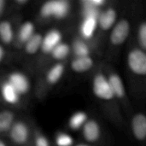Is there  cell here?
<instances>
[{
    "instance_id": "d4e9b609",
    "label": "cell",
    "mask_w": 146,
    "mask_h": 146,
    "mask_svg": "<svg viewBox=\"0 0 146 146\" xmlns=\"http://www.w3.org/2000/svg\"><path fill=\"white\" fill-rule=\"evenodd\" d=\"M32 146H52L48 137L38 128L34 127Z\"/></svg>"
},
{
    "instance_id": "8fae6325",
    "label": "cell",
    "mask_w": 146,
    "mask_h": 146,
    "mask_svg": "<svg viewBox=\"0 0 146 146\" xmlns=\"http://www.w3.org/2000/svg\"><path fill=\"white\" fill-rule=\"evenodd\" d=\"M62 33L57 28H51L43 34L39 52L43 56H50L53 49L62 42Z\"/></svg>"
},
{
    "instance_id": "9c48e42d",
    "label": "cell",
    "mask_w": 146,
    "mask_h": 146,
    "mask_svg": "<svg viewBox=\"0 0 146 146\" xmlns=\"http://www.w3.org/2000/svg\"><path fill=\"white\" fill-rule=\"evenodd\" d=\"M85 143L95 145L102 138V127L100 123L94 118H89L80 130Z\"/></svg>"
},
{
    "instance_id": "30bf717a",
    "label": "cell",
    "mask_w": 146,
    "mask_h": 146,
    "mask_svg": "<svg viewBox=\"0 0 146 146\" xmlns=\"http://www.w3.org/2000/svg\"><path fill=\"white\" fill-rule=\"evenodd\" d=\"M130 128L134 139L139 144H145L146 139V116L143 112L132 115Z\"/></svg>"
},
{
    "instance_id": "52a82bcc",
    "label": "cell",
    "mask_w": 146,
    "mask_h": 146,
    "mask_svg": "<svg viewBox=\"0 0 146 146\" xmlns=\"http://www.w3.org/2000/svg\"><path fill=\"white\" fill-rule=\"evenodd\" d=\"M5 80L15 88L18 94L22 98L28 94L31 89V82L28 76L21 71H11L9 72Z\"/></svg>"
},
{
    "instance_id": "5b68a950",
    "label": "cell",
    "mask_w": 146,
    "mask_h": 146,
    "mask_svg": "<svg viewBox=\"0 0 146 146\" xmlns=\"http://www.w3.org/2000/svg\"><path fill=\"white\" fill-rule=\"evenodd\" d=\"M132 32V23L127 17L118 19L116 23L110 31L109 43L110 47L118 49L128 39Z\"/></svg>"
},
{
    "instance_id": "5bb4252c",
    "label": "cell",
    "mask_w": 146,
    "mask_h": 146,
    "mask_svg": "<svg viewBox=\"0 0 146 146\" xmlns=\"http://www.w3.org/2000/svg\"><path fill=\"white\" fill-rule=\"evenodd\" d=\"M35 33L36 27L34 22L29 20L25 21L15 30V40L13 44H15L17 47H23V45L32 38Z\"/></svg>"
},
{
    "instance_id": "4316f807",
    "label": "cell",
    "mask_w": 146,
    "mask_h": 146,
    "mask_svg": "<svg viewBox=\"0 0 146 146\" xmlns=\"http://www.w3.org/2000/svg\"><path fill=\"white\" fill-rule=\"evenodd\" d=\"M6 5H7L6 0H0V20H1V17L3 16V15L5 11Z\"/></svg>"
},
{
    "instance_id": "f1b7e54d",
    "label": "cell",
    "mask_w": 146,
    "mask_h": 146,
    "mask_svg": "<svg viewBox=\"0 0 146 146\" xmlns=\"http://www.w3.org/2000/svg\"><path fill=\"white\" fill-rule=\"evenodd\" d=\"M5 57V49L4 47L0 44V63L3 61Z\"/></svg>"
},
{
    "instance_id": "8992f818",
    "label": "cell",
    "mask_w": 146,
    "mask_h": 146,
    "mask_svg": "<svg viewBox=\"0 0 146 146\" xmlns=\"http://www.w3.org/2000/svg\"><path fill=\"white\" fill-rule=\"evenodd\" d=\"M127 66L129 72L137 78L146 75V53L138 46L130 48L127 54Z\"/></svg>"
},
{
    "instance_id": "cb8c5ba5",
    "label": "cell",
    "mask_w": 146,
    "mask_h": 146,
    "mask_svg": "<svg viewBox=\"0 0 146 146\" xmlns=\"http://www.w3.org/2000/svg\"><path fill=\"white\" fill-rule=\"evenodd\" d=\"M54 144L56 146H74V138L66 132H57L54 137Z\"/></svg>"
},
{
    "instance_id": "2e32d148",
    "label": "cell",
    "mask_w": 146,
    "mask_h": 146,
    "mask_svg": "<svg viewBox=\"0 0 146 146\" xmlns=\"http://www.w3.org/2000/svg\"><path fill=\"white\" fill-rule=\"evenodd\" d=\"M95 64L92 56L82 57H73L70 62V69L76 74H84L90 71Z\"/></svg>"
},
{
    "instance_id": "f546056e",
    "label": "cell",
    "mask_w": 146,
    "mask_h": 146,
    "mask_svg": "<svg viewBox=\"0 0 146 146\" xmlns=\"http://www.w3.org/2000/svg\"><path fill=\"white\" fill-rule=\"evenodd\" d=\"M0 146H10V145L0 137Z\"/></svg>"
},
{
    "instance_id": "4fadbf2b",
    "label": "cell",
    "mask_w": 146,
    "mask_h": 146,
    "mask_svg": "<svg viewBox=\"0 0 146 146\" xmlns=\"http://www.w3.org/2000/svg\"><path fill=\"white\" fill-rule=\"evenodd\" d=\"M21 97L15 88L4 79L0 82V99L9 106H18L21 102Z\"/></svg>"
},
{
    "instance_id": "ffe728a7",
    "label": "cell",
    "mask_w": 146,
    "mask_h": 146,
    "mask_svg": "<svg viewBox=\"0 0 146 146\" xmlns=\"http://www.w3.org/2000/svg\"><path fill=\"white\" fill-rule=\"evenodd\" d=\"M89 119V115L86 112L79 110L72 114L68 121V127L72 131H80L85 123Z\"/></svg>"
},
{
    "instance_id": "3957f363",
    "label": "cell",
    "mask_w": 146,
    "mask_h": 146,
    "mask_svg": "<svg viewBox=\"0 0 146 146\" xmlns=\"http://www.w3.org/2000/svg\"><path fill=\"white\" fill-rule=\"evenodd\" d=\"M33 129L27 120L17 118L6 135L9 144L10 146H32Z\"/></svg>"
},
{
    "instance_id": "603a6c76",
    "label": "cell",
    "mask_w": 146,
    "mask_h": 146,
    "mask_svg": "<svg viewBox=\"0 0 146 146\" xmlns=\"http://www.w3.org/2000/svg\"><path fill=\"white\" fill-rule=\"evenodd\" d=\"M136 41L137 45L141 50H146V21L142 20L137 26L136 29Z\"/></svg>"
},
{
    "instance_id": "83f0119b",
    "label": "cell",
    "mask_w": 146,
    "mask_h": 146,
    "mask_svg": "<svg viewBox=\"0 0 146 146\" xmlns=\"http://www.w3.org/2000/svg\"><path fill=\"white\" fill-rule=\"evenodd\" d=\"M29 3L28 0H15L14 1V3L17 6V7H24L25 5H27Z\"/></svg>"
},
{
    "instance_id": "ac0fdd59",
    "label": "cell",
    "mask_w": 146,
    "mask_h": 146,
    "mask_svg": "<svg viewBox=\"0 0 146 146\" xmlns=\"http://www.w3.org/2000/svg\"><path fill=\"white\" fill-rule=\"evenodd\" d=\"M71 55L73 57H82V56H92V46L89 42L82 39L80 37L75 38L71 44Z\"/></svg>"
},
{
    "instance_id": "9a60e30c",
    "label": "cell",
    "mask_w": 146,
    "mask_h": 146,
    "mask_svg": "<svg viewBox=\"0 0 146 146\" xmlns=\"http://www.w3.org/2000/svg\"><path fill=\"white\" fill-rule=\"evenodd\" d=\"M66 71V65L63 62H56L50 66L44 74V82L50 86L56 85L63 77Z\"/></svg>"
},
{
    "instance_id": "7a4b0ae2",
    "label": "cell",
    "mask_w": 146,
    "mask_h": 146,
    "mask_svg": "<svg viewBox=\"0 0 146 146\" xmlns=\"http://www.w3.org/2000/svg\"><path fill=\"white\" fill-rule=\"evenodd\" d=\"M104 71L107 76L114 97L118 103L120 108H122L126 111V113H130L132 106L121 76L114 68L110 67L104 68Z\"/></svg>"
},
{
    "instance_id": "44dd1931",
    "label": "cell",
    "mask_w": 146,
    "mask_h": 146,
    "mask_svg": "<svg viewBox=\"0 0 146 146\" xmlns=\"http://www.w3.org/2000/svg\"><path fill=\"white\" fill-rule=\"evenodd\" d=\"M43 34L41 33L36 32L32 38L23 45L24 52L28 56H34L39 52L41 43H42Z\"/></svg>"
},
{
    "instance_id": "d6986e66",
    "label": "cell",
    "mask_w": 146,
    "mask_h": 146,
    "mask_svg": "<svg viewBox=\"0 0 146 146\" xmlns=\"http://www.w3.org/2000/svg\"><path fill=\"white\" fill-rule=\"evenodd\" d=\"M17 116L13 110H0V136L7 135Z\"/></svg>"
},
{
    "instance_id": "7c38bea8",
    "label": "cell",
    "mask_w": 146,
    "mask_h": 146,
    "mask_svg": "<svg viewBox=\"0 0 146 146\" xmlns=\"http://www.w3.org/2000/svg\"><path fill=\"white\" fill-rule=\"evenodd\" d=\"M81 18L82 20L79 27V37L87 42H90L93 39L98 32V16L87 15Z\"/></svg>"
},
{
    "instance_id": "ba28073f",
    "label": "cell",
    "mask_w": 146,
    "mask_h": 146,
    "mask_svg": "<svg viewBox=\"0 0 146 146\" xmlns=\"http://www.w3.org/2000/svg\"><path fill=\"white\" fill-rule=\"evenodd\" d=\"M118 21V10L114 6H105L98 16V31L110 32Z\"/></svg>"
},
{
    "instance_id": "484cf974",
    "label": "cell",
    "mask_w": 146,
    "mask_h": 146,
    "mask_svg": "<svg viewBox=\"0 0 146 146\" xmlns=\"http://www.w3.org/2000/svg\"><path fill=\"white\" fill-rule=\"evenodd\" d=\"M108 2L105 0H81L80 2V5L87 6L96 9H102L105 6H107Z\"/></svg>"
},
{
    "instance_id": "6da1fadb",
    "label": "cell",
    "mask_w": 146,
    "mask_h": 146,
    "mask_svg": "<svg viewBox=\"0 0 146 146\" xmlns=\"http://www.w3.org/2000/svg\"><path fill=\"white\" fill-rule=\"evenodd\" d=\"M91 88L94 98L98 99L105 109L115 110L116 112L120 110V106L114 97L104 68L98 69L93 74L91 80Z\"/></svg>"
},
{
    "instance_id": "7402d4cb",
    "label": "cell",
    "mask_w": 146,
    "mask_h": 146,
    "mask_svg": "<svg viewBox=\"0 0 146 146\" xmlns=\"http://www.w3.org/2000/svg\"><path fill=\"white\" fill-rule=\"evenodd\" d=\"M70 55H71L70 44L63 41L61 42L59 44H57L50 54L51 58L56 61V62H64Z\"/></svg>"
},
{
    "instance_id": "4dcf8cb0",
    "label": "cell",
    "mask_w": 146,
    "mask_h": 146,
    "mask_svg": "<svg viewBox=\"0 0 146 146\" xmlns=\"http://www.w3.org/2000/svg\"><path fill=\"white\" fill-rule=\"evenodd\" d=\"M74 146H92L91 145H89V144H86V143H79V144H74Z\"/></svg>"
},
{
    "instance_id": "277c9868",
    "label": "cell",
    "mask_w": 146,
    "mask_h": 146,
    "mask_svg": "<svg viewBox=\"0 0 146 146\" xmlns=\"http://www.w3.org/2000/svg\"><path fill=\"white\" fill-rule=\"evenodd\" d=\"M71 9L72 3L68 0H49L42 3L38 14L43 20L62 21L69 15Z\"/></svg>"
},
{
    "instance_id": "e0dca14e",
    "label": "cell",
    "mask_w": 146,
    "mask_h": 146,
    "mask_svg": "<svg viewBox=\"0 0 146 146\" xmlns=\"http://www.w3.org/2000/svg\"><path fill=\"white\" fill-rule=\"evenodd\" d=\"M15 29L11 21L0 20V42L1 44L10 45L14 43Z\"/></svg>"
}]
</instances>
